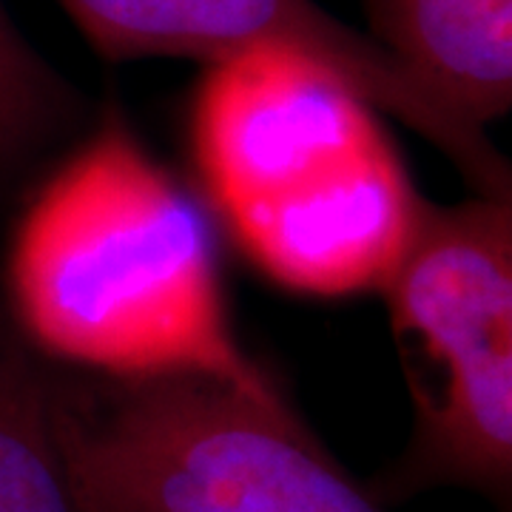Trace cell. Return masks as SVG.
<instances>
[{
  "instance_id": "cell-8",
  "label": "cell",
  "mask_w": 512,
  "mask_h": 512,
  "mask_svg": "<svg viewBox=\"0 0 512 512\" xmlns=\"http://www.w3.org/2000/svg\"><path fill=\"white\" fill-rule=\"evenodd\" d=\"M72 109V89L23 40L0 3V163L40 143Z\"/></svg>"
},
{
  "instance_id": "cell-7",
  "label": "cell",
  "mask_w": 512,
  "mask_h": 512,
  "mask_svg": "<svg viewBox=\"0 0 512 512\" xmlns=\"http://www.w3.org/2000/svg\"><path fill=\"white\" fill-rule=\"evenodd\" d=\"M0 512H77L49 421V382L3 342Z\"/></svg>"
},
{
  "instance_id": "cell-4",
  "label": "cell",
  "mask_w": 512,
  "mask_h": 512,
  "mask_svg": "<svg viewBox=\"0 0 512 512\" xmlns=\"http://www.w3.org/2000/svg\"><path fill=\"white\" fill-rule=\"evenodd\" d=\"M413 436L367 490L379 504L461 487L510 510L512 200L424 205L402 265L384 285Z\"/></svg>"
},
{
  "instance_id": "cell-5",
  "label": "cell",
  "mask_w": 512,
  "mask_h": 512,
  "mask_svg": "<svg viewBox=\"0 0 512 512\" xmlns=\"http://www.w3.org/2000/svg\"><path fill=\"white\" fill-rule=\"evenodd\" d=\"M100 55L197 57L217 63L254 46H288L322 60L362 100L444 151L478 197L512 200L510 165L484 128L421 89L370 35L313 0H57Z\"/></svg>"
},
{
  "instance_id": "cell-1",
  "label": "cell",
  "mask_w": 512,
  "mask_h": 512,
  "mask_svg": "<svg viewBox=\"0 0 512 512\" xmlns=\"http://www.w3.org/2000/svg\"><path fill=\"white\" fill-rule=\"evenodd\" d=\"M9 296L37 348L103 376L276 382L239 348L208 225L117 117L37 191L9 251Z\"/></svg>"
},
{
  "instance_id": "cell-3",
  "label": "cell",
  "mask_w": 512,
  "mask_h": 512,
  "mask_svg": "<svg viewBox=\"0 0 512 512\" xmlns=\"http://www.w3.org/2000/svg\"><path fill=\"white\" fill-rule=\"evenodd\" d=\"M77 512H387L276 390L208 373L49 382Z\"/></svg>"
},
{
  "instance_id": "cell-2",
  "label": "cell",
  "mask_w": 512,
  "mask_h": 512,
  "mask_svg": "<svg viewBox=\"0 0 512 512\" xmlns=\"http://www.w3.org/2000/svg\"><path fill=\"white\" fill-rule=\"evenodd\" d=\"M191 151L242 254L296 293L384 291L427 205L376 109L288 46L208 63Z\"/></svg>"
},
{
  "instance_id": "cell-6",
  "label": "cell",
  "mask_w": 512,
  "mask_h": 512,
  "mask_svg": "<svg viewBox=\"0 0 512 512\" xmlns=\"http://www.w3.org/2000/svg\"><path fill=\"white\" fill-rule=\"evenodd\" d=\"M370 37L430 97L484 128L512 106V0H365Z\"/></svg>"
}]
</instances>
